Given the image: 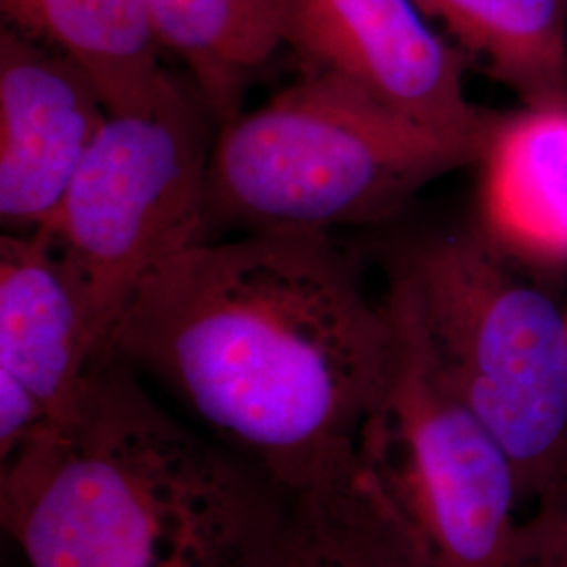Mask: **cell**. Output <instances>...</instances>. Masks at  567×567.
I'll use <instances>...</instances> for the list:
<instances>
[{"mask_svg":"<svg viewBox=\"0 0 567 567\" xmlns=\"http://www.w3.org/2000/svg\"><path fill=\"white\" fill-rule=\"evenodd\" d=\"M269 567H440L362 463L290 494Z\"/></svg>","mask_w":567,"mask_h":567,"instance_id":"obj_12","label":"cell"},{"mask_svg":"<svg viewBox=\"0 0 567 567\" xmlns=\"http://www.w3.org/2000/svg\"><path fill=\"white\" fill-rule=\"evenodd\" d=\"M110 112L65 55L0 28V221L7 234L51 224Z\"/></svg>","mask_w":567,"mask_h":567,"instance_id":"obj_8","label":"cell"},{"mask_svg":"<svg viewBox=\"0 0 567 567\" xmlns=\"http://www.w3.org/2000/svg\"><path fill=\"white\" fill-rule=\"evenodd\" d=\"M47 423L39 400L13 377L0 372V461Z\"/></svg>","mask_w":567,"mask_h":567,"instance_id":"obj_16","label":"cell"},{"mask_svg":"<svg viewBox=\"0 0 567 567\" xmlns=\"http://www.w3.org/2000/svg\"><path fill=\"white\" fill-rule=\"evenodd\" d=\"M103 360L89 297L51 234L2 231L0 372L39 400L49 423H63Z\"/></svg>","mask_w":567,"mask_h":567,"instance_id":"obj_9","label":"cell"},{"mask_svg":"<svg viewBox=\"0 0 567 567\" xmlns=\"http://www.w3.org/2000/svg\"><path fill=\"white\" fill-rule=\"evenodd\" d=\"M0 13L74 61L110 114L152 112L177 86L161 63L150 0H0Z\"/></svg>","mask_w":567,"mask_h":567,"instance_id":"obj_11","label":"cell"},{"mask_svg":"<svg viewBox=\"0 0 567 567\" xmlns=\"http://www.w3.org/2000/svg\"><path fill=\"white\" fill-rule=\"evenodd\" d=\"M0 519L30 567H269L290 494L166 412L131 365L0 461Z\"/></svg>","mask_w":567,"mask_h":567,"instance_id":"obj_2","label":"cell"},{"mask_svg":"<svg viewBox=\"0 0 567 567\" xmlns=\"http://www.w3.org/2000/svg\"><path fill=\"white\" fill-rule=\"evenodd\" d=\"M395 353L386 297L322 229L183 250L143 280L107 347L288 494L358 466Z\"/></svg>","mask_w":567,"mask_h":567,"instance_id":"obj_1","label":"cell"},{"mask_svg":"<svg viewBox=\"0 0 567 567\" xmlns=\"http://www.w3.org/2000/svg\"><path fill=\"white\" fill-rule=\"evenodd\" d=\"M210 124L200 100L179 84L152 112L110 114L44 227L89 297L105 358L143 280L210 240Z\"/></svg>","mask_w":567,"mask_h":567,"instance_id":"obj_6","label":"cell"},{"mask_svg":"<svg viewBox=\"0 0 567 567\" xmlns=\"http://www.w3.org/2000/svg\"><path fill=\"white\" fill-rule=\"evenodd\" d=\"M288 0H150L161 49L187 68L215 121L244 110V95L284 44Z\"/></svg>","mask_w":567,"mask_h":567,"instance_id":"obj_13","label":"cell"},{"mask_svg":"<svg viewBox=\"0 0 567 567\" xmlns=\"http://www.w3.org/2000/svg\"><path fill=\"white\" fill-rule=\"evenodd\" d=\"M566 316H567V311H566Z\"/></svg>","mask_w":567,"mask_h":567,"instance_id":"obj_17","label":"cell"},{"mask_svg":"<svg viewBox=\"0 0 567 567\" xmlns=\"http://www.w3.org/2000/svg\"><path fill=\"white\" fill-rule=\"evenodd\" d=\"M410 276L440 372L505 447L519 494L567 466V316L480 234L393 257Z\"/></svg>","mask_w":567,"mask_h":567,"instance_id":"obj_4","label":"cell"},{"mask_svg":"<svg viewBox=\"0 0 567 567\" xmlns=\"http://www.w3.org/2000/svg\"><path fill=\"white\" fill-rule=\"evenodd\" d=\"M527 105H567V0H414Z\"/></svg>","mask_w":567,"mask_h":567,"instance_id":"obj_14","label":"cell"},{"mask_svg":"<svg viewBox=\"0 0 567 567\" xmlns=\"http://www.w3.org/2000/svg\"><path fill=\"white\" fill-rule=\"evenodd\" d=\"M477 164V234L498 252L567 267V105L501 116Z\"/></svg>","mask_w":567,"mask_h":567,"instance_id":"obj_10","label":"cell"},{"mask_svg":"<svg viewBox=\"0 0 567 567\" xmlns=\"http://www.w3.org/2000/svg\"><path fill=\"white\" fill-rule=\"evenodd\" d=\"M398 353L385 402L360 440L377 477L440 567H505L517 527V473L505 447L450 389L410 276L389 265Z\"/></svg>","mask_w":567,"mask_h":567,"instance_id":"obj_5","label":"cell"},{"mask_svg":"<svg viewBox=\"0 0 567 567\" xmlns=\"http://www.w3.org/2000/svg\"><path fill=\"white\" fill-rule=\"evenodd\" d=\"M482 154L408 121L328 72L225 122L208 163V231L383 221L426 183Z\"/></svg>","mask_w":567,"mask_h":567,"instance_id":"obj_3","label":"cell"},{"mask_svg":"<svg viewBox=\"0 0 567 567\" xmlns=\"http://www.w3.org/2000/svg\"><path fill=\"white\" fill-rule=\"evenodd\" d=\"M517 522L505 567H567V466L540 487Z\"/></svg>","mask_w":567,"mask_h":567,"instance_id":"obj_15","label":"cell"},{"mask_svg":"<svg viewBox=\"0 0 567 567\" xmlns=\"http://www.w3.org/2000/svg\"><path fill=\"white\" fill-rule=\"evenodd\" d=\"M284 44L374 102L484 156L501 114L466 97L463 51L414 0H288Z\"/></svg>","mask_w":567,"mask_h":567,"instance_id":"obj_7","label":"cell"}]
</instances>
